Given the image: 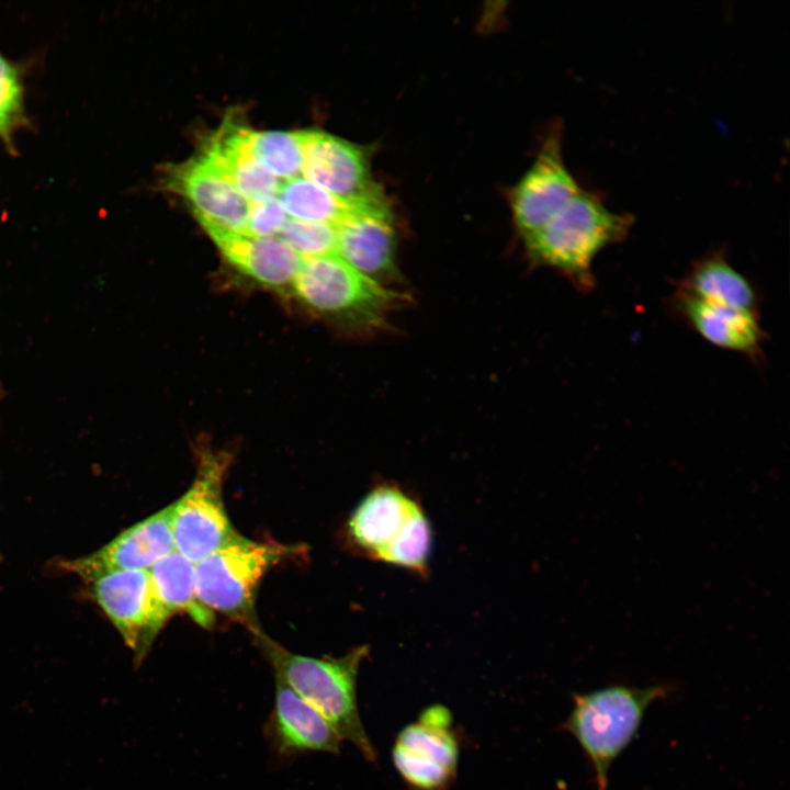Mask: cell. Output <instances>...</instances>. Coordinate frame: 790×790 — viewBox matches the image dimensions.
<instances>
[{
	"mask_svg": "<svg viewBox=\"0 0 790 790\" xmlns=\"http://www.w3.org/2000/svg\"><path fill=\"white\" fill-rule=\"evenodd\" d=\"M582 189L564 162L561 132L555 129L511 195L514 219L521 236L544 226Z\"/></svg>",
	"mask_w": 790,
	"mask_h": 790,
	"instance_id": "30bf717a",
	"label": "cell"
},
{
	"mask_svg": "<svg viewBox=\"0 0 790 790\" xmlns=\"http://www.w3.org/2000/svg\"><path fill=\"white\" fill-rule=\"evenodd\" d=\"M431 544L430 523L420 507L381 562L422 574L427 572Z\"/></svg>",
	"mask_w": 790,
	"mask_h": 790,
	"instance_id": "603a6c76",
	"label": "cell"
},
{
	"mask_svg": "<svg viewBox=\"0 0 790 790\" xmlns=\"http://www.w3.org/2000/svg\"><path fill=\"white\" fill-rule=\"evenodd\" d=\"M289 218L276 198L250 203L246 234L259 237L279 236Z\"/></svg>",
	"mask_w": 790,
	"mask_h": 790,
	"instance_id": "484cf974",
	"label": "cell"
},
{
	"mask_svg": "<svg viewBox=\"0 0 790 790\" xmlns=\"http://www.w3.org/2000/svg\"><path fill=\"white\" fill-rule=\"evenodd\" d=\"M337 255L384 284L395 268V230L386 201L357 208L337 226Z\"/></svg>",
	"mask_w": 790,
	"mask_h": 790,
	"instance_id": "4fadbf2b",
	"label": "cell"
},
{
	"mask_svg": "<svg viewBox=\"0 0 790 790\" xmlns=\"http://www.w3.org/2000/svg\"><path fill=\"white\" fill-rule=\"evenodd\" d=\"M309 307L365 327L384 321L396 293L362 274L337 253L303 258L292 283Z\"/></svg>",
	"mask_w": 790,
	"mask_h": 790,
	"instance_id": "5b68a950",
	"label": "cell"
},
{
	"mask_svg": "<svg viewBox=\"0 0 790 790\" xmlns=\"http://www.w3.org/2000/svg\"><path fill=\"white\" fill-rule=\"evenodd\" d=\"M176 551L172 504L125 529L92 554L64 562L79 577L110 569H150Z\"/></svg>",
	"mask_w": 790,
	"mask_h": 790,
	"instance_id": "8fae6325",
	"label": "cell"
},
{
	"mask_svg": "<svg viewBox=\"0 0 790 790\" xmlns=\"http://www.w3.org/2000/svg\"><path fill=\"white\" fill-rule=\"evenodd\" d=\"M139 665L168 621L146 569H110L82 577Z\"/></svg>",
	"mask_w": 790,
	"mask_h": 790,
	"instance_id": "ba28073f",
	"label": "cell"
},
{
	"mask_svg": "<svg viewBox=\"0 0 790 790\" xmlns=\"http://www.w3.org/2000/svg\"><path fill=\"white\" fill-rule=\"evenodd\" d=\"M158 605L169 620L188 614L200 627L210 629L215 616L198 598L195 564L173 551L148 569Z\"/></svg>",
	"mask_w": 790,
	"mask_h": 790,
	"instance_id": "ffe728a7",
	"label": "cell"
},
{
	"mask_svg": "<svg viewBox=\"0 0 790 790\" xmlns=\"http://www.w3.org/2000/svg\"><path fill=\"white\" fill-rule=\"evenodd\" d=\"M226 260L255 281L272 289L292 286L303 258L280 236L259 237L202 224Z\"/></svg>",
	"mask_w": 790,
	"mask_h": 790,
	"instance_id": "9a60e30c",
	"label": "cell"
},
{
	"mask_svg": "<svg viewBox=\"0 0 790 790\" xmlns=\"http://www.w3.org/2000/svg\"><path fill=\"white\" fill-rule=\"evenodd\" d=\"M634 218L610 210L594 192L582 189L553 218L523 238L535 263L550 267L580 292L595 287L592 264L606 248L630 234Z\"/></svg>",
	"mask_w": 790,
	"mask_h": 790,
	"instance_id": "7a4b0ae2",
	"label": "cell"
},
{
	"mask_svg": "<svg viewBox=\"0 0 790 790\" xmlns=\"http://www.w3.org/2000/svg\"><path fill=\"white\" fill-rule=\"evenodd\" d=\"M276 199L292 218L334 226L365 206L351 204L302 177L281 183Z\"/></svg>",
	"mask_w": 790,
	"mask_h": 790,
	"instance_id": "44dd1931",
	"label": "cell"
},
{
	"mask_svg": "<svg viewBox=\"0 0 790 790\" xmlns=\"http://www.w3.org/2000/svg\"><path fill=\"white\" fill-rule=\"evenodd\" d=\"M298 136L305 179L354 205L385 200L371 180L366 157L359 146L319 131L298 132Z\"/></svg>",
	"mask_w": 790,
	"mask_h": 790,
	"instance_id": "9c48e42d",
	"label": "cell"
},
{
	"mask_svg": "<svg viewBox=\"0 0 790 790\" xmlns=\"http://www.w3.org/2000/svg\"><path fill=\"white\" fill-rule=\"evenodd\" d=\"M248 148L255 159L276 178L300 177L303 151L298 132L248 131Z\"/></svg>",
	"mask_w": 790,
	"mask_h": 790,
	"instance_id": "7402d4cb",
	"label": "cell"
},
{
	"mask_svg": "<svg viewBox=\"0 0 790 790\" xmlns=\"http://www.w3.org/2000/svg\"><path fill=\"white\" fill-rule=\"evenodd\" d=\"M249 128L227 119L203 144L200 156L222 172L250 203L275 199L280 181L251 155Z\"/></svg>",
	"mask_w": 790,
	"mask_h": 790,
	"instance_id": "ac0fdd59",
	"label": "cell"
},
{
	"mask_svg": "<svg viewBox=\"0 0 790 790\" xmlns=\"http://www.w3.org/2000/svg\"><path fill=\"white\" fill-rule=\"evenodd\" d=\"M166 184L191 204L201 225L246 233L250 202L202 156L173 167Z\"/></svg>",
	"mask_w": 790,
	"mask_h": 790,
	"instance_id": "7c38bea8",
	"label": "cell"
},
{
	"mask_svg": "<svg viewBox=\"0 0 790 790\" xmlns=\"http://www.w3.org/2000/svg\"><path fill=\"white\" fill-rule=\"evenodd\" d=\"M673 692L666 684H611L573 695V708L562 730L580 746L596 790L608 789L610 768L636 736L647 708Z\"/></svg>",
	"mask_w": 790,
	"mask_h": 790,
	"instance_id": "3957f363",
	"label": "cell"
},
{
	"mask_svg": "<svg viewBox=\"0 0 790 790\" xmlns=\"http://www.w3.org/2000/svg\"><path fill=\"white\" fill-rule=\"evenodd\" d=\"M448 708L433 704L396 736L392 758L410 790H448L455 780L459 743Z\"/></svg>",
	"mask_w": 790,
	"mask_h": 790,
	"instance_id": "52a82bcc",
	"label": "cell"
},
{
	"mask_svg": "<svg viewBox=\"0 0 790 790\" xmlns=\"http://www.w3.org/2000/svg\"><path fill=\"white\" fill-rule=\"evenodd\" d=\"M26 123L20 70L0 53V140L12 149L13 135Z\"/></svg>",
	"mask_w": 790,
	"mask_h": 790,
	"instance_id": "cb8c5ba5",
	"label": "cell"
},
{
	"mask_svg": "<svg viewBox=\"0 0 790 790\" xmlns=\"http://www.w3.org/2000/svg\"><path fill=\"white\" fill-rule=\"evenodd\" d=\"M190 488L172 503L174 548L196 564L232 540L234 530L225 509L223 484L230 456L201 447Z\"/></svg>",
	"mask_w": 790,
	"mask_h": 790,
	"instance_id": "8992f818",
	"label": "cell"
},
{
	"mask_svg": "<svg viewBox=\"0 0 790 790\" xmlns=\"http://www.w3.org/2000/svg\"><path fill=\"white\" fill-rule=\"evenodd\" d=\"M419 508V504L398 486L379 485L351 514L348 535L360 552L382 561Z\"/></svg>",
	"mask_w": 790,
	"mask_h": 790,
	"instance_id": "2e32d148",
	"label": "cell"
},
{
	"mask_svg": "<svg viewBox=\"0 0 790 790\" xmlns=\"http://www.w3.org/2000/svg\"><path fill=\"white\" fill-rule=\"evenodd\" d=\"M300 553V546L259 542L238 533L222 548L195 564L196 594L201 603L258 629L255 599L260 580L274 565Z\"/></svg>",
	"mask_w": 790,
	"mask_h": 790,
	"instance_id": "277c9868",
	"label": "cell"
},
{
	"mask_svg": "<svg viewBox=\"0 0 790 790\" xmlns=\"http://www.w3.org/2000/svg\"><path fill=\"white\" fill-rule=\"evenodd\" d=\"M279 236L302 258L337 253V228L330 224L289 218Z\"/></svg>",
	"mask_w": 790,
	"mask_h": 790,
	"instance_id": "d4e9b609",
	"label": "cell"
},
{
	"mask_svg": "<svg viewBox=\"0 0 790 790\" xmlns=\"http://www.w3.org/2000/svg\"><path fill=\"white\" fill-rule=\"evenodd\" d=\"M266 734L273 751L287 758L309 752L339 754L342 743L329 721L278 678Z\"/></svg>",
	"mask_w": 790,
	"mask_h": 790,
	"instance_id": "5bb4252c",
	"label": "cell"
},
{
	"mask_svg": "<svg viewBox=\"0 0 790 790\" xmlns=\"http://www.w3.org/2000/svg\"><path fill=\"white\" fill-rule=\"evenodd\" d=\"M251 632L275 678L320 712L342 741L351 743L368 761L376 763L377 754L364 730L357 700L358 673L369 646H358L340 657H312L286 650L260 628Z\"/></svg>",
	"mask_w": 790,
	"mask_h": 790,
	"instance_id": "6da1fadb",
	"label": "cell"
},
{
	"mask_svg": "<svg viewBox=\"0 0 790 790\" xmlns=\"http://www.w3.org/2000/svg\"><path fill=\"white\" fill-rule=\"evenodd\" d=\"M674 306L707 342L752 360L763 354L765 331L755 312L718 305L675 291Z\"/></svg>",
	"mask_w": 790,
	"mask_h": 790,
	"instance_id": "e0dca14e",
	"label": "cell"
},
{
	"mask_svg": "<svg viewBox=\"0 0 790 790\" xmlns=\"http://www.w3.org/2000/svg\"><path fill=\"white\" fill-rule=\"evenodd\" d=\"M676 291L718 305L755 313L758 308L754 285L721 253L696 261Z\"/></svg>",
	"mask_w": 790,
	"mask_h": 790,
	"instance_id": "d6986e66",
	"label": "cell"
}]
</instances>
